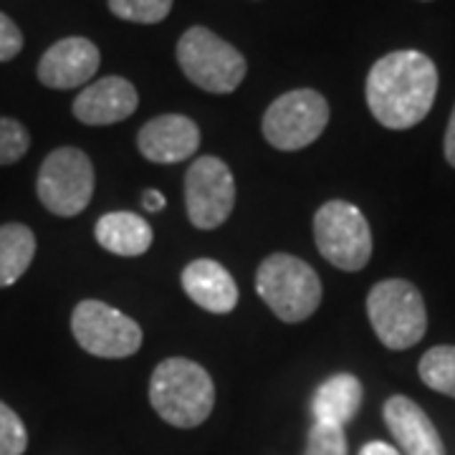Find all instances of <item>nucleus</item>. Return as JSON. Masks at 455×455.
<instances>
[{
	"label": "nucleus",
	"instance_id": "f257e3e1",
	"mask_svg": "<svg viewBox=\"0 0 455 455\" xmlns=\"http://www.w3.org/2000/svg\"><path fill=\"white\" fill-rule=\"evenodd\" d=\"M367 107L387 130L420 124L438 94V68L420 51H392L367 74Z\"/></svg>",
	"mask_w": 455,
	"mask_h": 455
},
{
	"label": "nucleus",
	"instance_id": "f03ea898",
	"mask_svg": "<svg viewBox=\"0 0 455 455\" xmlns=\"http://www.w3.org/2000/svg\"><path fill=\"white\" fill-rule=\"evenodd\" d=\"M149 403L172 427H197L211 418L215 405L212 377L193 359H163L149 379Z\"/></svg>",
	"mask_w": 455,
	"mask_h": 455
},
{
	"label": "nucleus",
	"instance_id": "7ed1b4c3",
	"mask_svg": "<svg viewBox=\"0 0 455 455\" xmlns=\"http://www.w3.org/2000/svg\"><path fill=\"white\" fill-rule=\"evenodd\" d=\"M256 291L286 324L307 322L322 304L319 274L307 260L291 253H274L263 259L256 274Z\"/></svg>",
	"mask_w": 455,
	"mask_h": 455
},
{
	"label": "nucleus",
	"instance_id": "20e7f679",
	"mask_svg": "<svg viewBox=\"0 0 455 455\" xmlns=\"http://www.w3.org/2000/svg\"><path fill=\"white\" fill-rule=\"evenodd\" d=\"M367 316L377 339L395 352L415 347L427 329L423 293L405 278L374 283L367 296Z\"/></svg>",
	"mask_w": 455,
	"mask_h": 455
},
{
	"label": "nucleus",
	"instance_id": "39448f33",
	"mask_svg": "<svg viewBox=\"0 0 455 455\" xmlns=\"http://www.w3.org/2000/svg\"><path fill=\"white\" fill-rule=\"evenodd\" d=\"M178 64L190 82L211 94H230L245 79L243 53L205 26H193L180 36Z\"/></svg>",
	"mask_w": 455,
	"mask_h": 455
},
{
	"label": "nucleus",
	"instance_id": "423d86ee",
	"mask_svg": "<svg viewBox=\"0 0 455 455\" xmlns=\"http://www.w3.org/2000/svg\"><path fill=\"white\" fill-rule=\"evenodd\" d=\"M94 164L79 147H59L41 163L36 193L41 205L59 218L86 211L94 197Z\"/></svg>",
	"mask_w": 455,
	"mask_h": 455
},
{
	"label": "nucleus",
	"instance_id": "0eeeda50",
	"mask_svg": "<svg viewBox=\"0 0 455 455\" xmlns=\"http://www.w3.org/2000/svg\"><path fill=\"white\" fill-rule=\"evenodd\" d=\"M319 253L341 271H362L372 259V230L357 205L329 200L314 215Z\"/></svg>",
	"mask_w": 455,
	"mask_h": 455
},
{
	"label": "nucleus",
	"instance_id": "6e6552de",
	"mask_svg": "<svg viewBox=\"0 0 455 455\" xmlns=\"http://www.w3.org/2000/svg\"><path fill=\"white\" fill-rule=\"evenodd\" d=\"M329 124V104L314 89L286 92L263 114V137L281 152L314 145Z\"/></svg>",
	"mask_w": 455,
	"mask_h": 455
},
{
	"label": "nucleus",
	"instance_id": "1a4fd4ad",
	"mask_svg": "<svg viewBox=\"0 0 455 455\" xmlns=\"http://www.w3.org/2000/svg\"><path fill=\"white\" fill-rule=\"evenodd\" d=\"M71 334L84 352L101 359L132 357L142 347V326L97 299H86L74 309Z\"/></svg>",
	"mask_w": 455,
	"mask_h": 455
},
{
	"label": "nucleus",
	"instance_id": "9d476101",
	"mask_svg": "<svg viewBox=\"0 0 455 455\" xmlns=\"http://www.w3.org/2000/svg\"><path fill=\"white\" fill-rule=\"evenodd\" d=\"M235 208V180L220 157H197L185 172V211L200 230H215Z\"/></svg>",
	"mask_w": 455,
	"mask_h": 455
},
{
	"label": "nucleus",
	"instance_id": "9b49d317",
	"mask_svg": "<svg viewBox=\"0 0 455 455\" xmlns=\"http://www.w3.org/2000/svg\"><path fill=\"white\" fill-rule=\"evenodd\" d=\"M101 64L97 44L82 36H68L51 46L38 61V82L49 89H76L94 79Z\"/></svg>",
	"mask_w": 455,
	"mask_h": 455
},
{
	"label": "nucleus",
	"instance_id": "f8f14e48",
	"mask_svg": "<svg viewBox=\"0 0 455 455\" xmlns=\"http://www.w3.org/2000/svg\"><path fill=\"white\" fill-rule=\"evenodd\" d=\"M137 147L149 163H185V160H193V155L200 147V130L185 114H160L140 130Z\"/></svg>",
	"mask_w": 455,
	"mask_h": 455
},
{
	"label": "nucleus",
	"instance_id": "ddd939ff",
	"mask_svg": "<svg viewBox=\"0 0 455 455\" xmlns=\"http://www.w3.org/2000/svg\"><path fill=\"white\" fill-rule=\"evenodd\" d=\"M140 94L134 84L124 76H104L99 82L84 86L74 99V116L89 127H107L130 119L137 112Z\"/></svg>",
	"mask_w": 455,
	"mask_h": 455
},
{
	"label": "nucleus",
	"instance_id": "4468645a",
	"mask_svg": "<svg viewBox=\"0 0 455 455\" xmlns=\"http://www.w3.org/2000/svg\"><path fill=\"white\" fill-rule=\"evenodd\" d=\"M385 425L405 455H445L438 427L423 407L405 395H392L382 407Z\"/></svg>",
	"mask_w": 455,
	"mask_h": 455
},
{
	"label": "nucleus",
	"instance_id": "2eb2a0df",
	"mask_svg": "<svg viewBox=\"0 0 455 455\" xmlns=\"http://www.w3.org/2000/svg\"><path fill=\"white\" fill-rule=\"evenodd\" d=\"M180 281L190 301L211 314H230L238 304V283L218 260L197 259L188 263Z\"/></svg>",
	"mask_w": 455,
	"mask_h": 455
},
{
	"label": "nucleus",
	"instance_id": "dca6fc26",
	"mask_svg": "<svg viewBox=\"0 0 455 455\" xmlns=\"http://www.w3.org/2000/svg\"><path fill=\"white\" fill-rule=\"evenodd\" d=\"M362 397H364V390L355 374L337 372L326 377L311 397L314 423L344 427L357 418Z\"/></svg>",
	"mask_w": 455,
	"mask_h": 455
},
{
	"label": "nucleus",
	"instance_id": "f3484780",
	"mask_svg": "<svg viewBox=\"0 0 455 455\" xmlns=\"http://www.w3.org/2000/svg\"><path fill=\"white\" fill-rule=\"evenodd\" d=\"M97 243L109 251L114 256L122 259H134L149 251V245L155 241L152 226L147 223L142 215L130 211H114L101 215L94 228Z\"/></svg>",
	"mask_w": 455,
	"mask_h": 455
},
{
	"label": "nucleus",
	"instance_id": "a211bd4d",
	"mask_svg": "<svg viewBox=\"0 0 455 455\" xmlns=\"http://www.w3.org/2000/svg\"><path fill=\"white\" fill-rule=\"evenodd\" d=\"M36 256V235L23 223L0 226V289L13 286Z\"/></svg>",
	"mask_w": 455,
	"mask_h": 455
},
{
	"label": "nucleus",
	"instance_id": "6ab92c4d",
	"mask_svg": "<svg viewBox=\"0 0 455 455\" xmlns=\"http://www.w3.org/2000/svg\"><path fill=\"white\" fill-rule=\"evenodd\" d=\"M418 372L430 390L455 400V344H440L427 349L418 364Z\"/></svg>",
	"mask_w": 455,
	"mask_h": 455
},
{
	"label": "nucleus",
	"instance_id": "aec40b11",
	"mask_svg": "<svg viewBox=\"0 0 455 455\" xmlns=\"http://www.w3.org/2000/svg\"><path fill=\"white\" fill-rule=\"evenodd\" d=\"M109 11L116 18L130 20V23L155 26L170 16L172 0H109Z\"/></svg>",
	"mask_w": 455,
	"mask_h": 455
},
{
	"label": "nucleus",
	"instance_id": "412c9836",
	"mask_svg": "<svg viewBox=\"0 0 455 455\" xmlns=\"http://www.w3.org/2000/svg\"><path fill=\"white\" fill-rule=\"evenodd\" d=\"M31 147V134L28 130L13 119V116H0V164H16L26 157Z\"/></svg>",
	"mask_w": 455,
	"mask_h": 455
},
{
	"label": "nucleus",
	"instance_id": "4be33fe9",
	"mask_svg": "<svg viewBox=\"0 0 455 455\" xmlns=\"http://www.w3.org/2000/svg\"><path fill=\"white\" fill-rule=\"evenodd\" d=\"M28 448L26 425L16 415V410L0 403V455H23Z\"/></svg>",
	"mask_w": 455,
	"mask_h": 455
},
{
	"label": "nucleus",
	"instance_id": "5701e85b",
	"mask_svg": "<svg viewBox=\"0 0 455 455\" xmlns=\"http://www.w3.org/2000/svg\"><path fill=\"white\" fill-rule=\"evenodd\" d=\"M304 455H347V435L344 427L314 423L307 438Z\"/></svg>",
	"mask_w": 455,
	"mask_h": 455
},
{
	"label": "nucleus",
	"instance_id": "b1692460",
	"mask_svg": "<svg viewBox=\"0 0 455 455\" xmlns=\"http://www.w3.org/2000/svg\"><path fill=\"white\" fill-rule=\"evenodd\" d=\"M23 51V33L5 13H0V64L16 59Z\"/></svg>",
	"mask_w": 455,
	"mask_h": 455
},
{
	"label": "nucleus",
	"instance_id": "393cba45",
	"mask_svg": "<svg viewBox=\"0 0 455 455\" xmlns=\"http://www.w3.org/2000/svg\"><path fill=\"white\" fill-rule=\"evenodd\" d=\"M359 455H403L395 445H390V443H382V440H372V443H367L362 451H359Z\"/></svg>",
	"mask_w": 455,
	"mask_h": 455
},
{
	"label": "nucleus",
	"instance_id": "a878e982",
	"mask_svg": "<svg viewBox=\"0 0 455 455\" xmlns=\"http://www.w3.org/2000/svg\"><path fill=\"white\" fill-rule=\"evenodd\" d=\"M167 205V200L160 190H147L145 196H142V208L147 212H160Z\"/></svg>",
	"mask_w": 455,
	"mask_h": 455
},
{
	"label": "nucleus",
	"instance_id": "bb28decb",
	"mask_svg": "<svg viewBox=\"0 0 455 455\" xmlns=\"http://www.w3.org/2000/svg\"><path fill=\"white\" fill-rule=\"evenodd\" d=\"M445 160L455 167V107L451 114V122H448V130H445Z\"/></svg>",
	"mask_w": 455,
	"mask_h": 455
}]
</instances>
